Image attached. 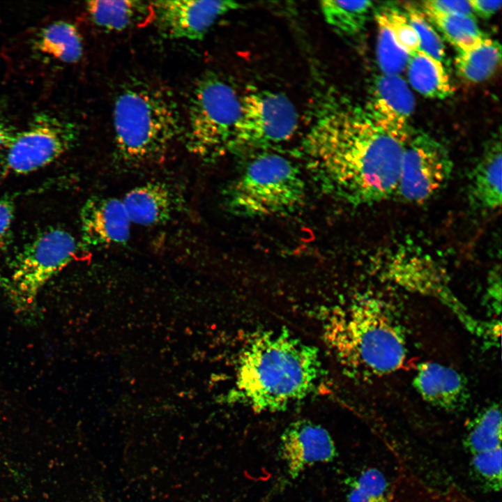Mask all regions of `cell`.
<instances>
[{
  "label": "cell",
  "instance_id": "cell-18",
  "mask_svg": "<svg viewBox=\"0 0 502 502\" xmlns=\"http://www.w3.org/2000/svg\"><path fill=\"white\" fill-rule=\"evenodd\" d=\"M86 8L91 20L108 31H122L153 17L151 3L142 1H90Z\"/></svg>",
  "mask_w": 502,
  "mask_h": 502
},
{
  "label": "cell",
  "instance_id": "cell-23",
  "mask_svg": "<svg viewBox=\"0 0 502 502\" xmlns=\"http://www.w3.org/2000/svg\"><path fill=\"white\" fill-rule=\"evenodd\" d=\"M320 8L332 28L353 36L363 31L374 6L370 1H322Z\"/></svg>",
  "mask_w": 502,
  "mask_h": 502
},
{
  "label": "cell",
  "instance_id": "cell-14",
  "mask_svg": "<svg viewBox=\"0 0 502 502\" xmlns=\"http://www.w3.org/2000/svg\"><path fill=\"white\" fill-rule=\"evenodd\" d=\"M80 220L82 241L89 248L123 244L129 238L131 221L118 199L90 198L81 210Z\"/></svg>",
  "mask_w": 502,
  "mask_h": 502
},
{
  "label": "cell",
  "instance_id": "cell-8",
  "mask_svg": "<svg viewBox=\"0 0 502 502\" xmlns=\"http://www.w3.org/2000/svg\"><path fill=\"white\" fill-rule=\"evenodd\" d=\"M298 126L296 108L284 95L252 91L241 98V111L231 151L261 150L289 139Z\"/></svg>",
  "mask_w": 502,
  "mask_h": 502
},
{
  "label": "cell",
  "instance_id": "cell-28",
  "mask_svg": "<svg viewBox=\"0 0 502 502\" xmlns=\"http://www.w3.org/2000/svg\"><path fill=\"white\" fill-rule=\"evenodd\" d=\"M406 17L416 31L420 41V50L436 60L446 64L445 47L423 12L411 5L404 6Z\"/></svg>",
  "mask_w": 502,
  "mask_h": 502
},
{
  "label": "cell",
  "instance_id": "cell-25",
  "mask_svg": "<svg viewBox=\"0 0 502 502\" xmlns=\"http://www.w3.org/2000/svg\"><path fill=\"white\" fill-rule=\"evenodd\" d=\"M347 485L348 502H390L388 480L376 468L363 471Z\"/></svg>",
  "mask_w": 502,
  "mask_h": 502
},
{
  "label": "cell",
  "instance_id": "cell-19",
  "mask_svg": "<svg viewBox=\"0 0 502 502\" xmlns=\"http://www.w3.org/2000/svg\"><path fill=\"white\" fill-rule=\"evenodd\" d=\"M33 49L54 59L66 63H77L83 54V43L76 26L70 22H53L36 35Z\"/></svg>",
  "mask_w": 502,
  "mask_h": 502
},
{
  "label": "cell",
  "instance_id": "cell-24",
  "mask_svg": "<svg viewBox=\"0 0 502 502\" xmlns=\"http://www.w3.org/2000/svg\"><path fill=\"white\" fill-rule=\"evenodd\" d=\"M464 445L470 455L501 448V411L492 404L469 423Z\"/></svg>",
  "mask_w": 502,
  "mask_h": 502
},
{
  "label": "cell",
  "instance_id": "cell-31",
  "mask_svg": "<svg viewBox=\"0 0 502 502\" xmlns=\"http://www.w3.org/2000/svg\"><path fill=\"white\" fill-rule=\"evenodd\" d=\"M422 7L445 14L473 16V11L469 1H426L423 2Z\"/></svg>",
  "mask_w": 502,
  "mask_h": 502
},
{
  "label": "cell",
  "instance_id": "cell-13",
  "mask_svg": "<svg viewBox=\"0 0 502 502\" xmlns=\"http://www.w3.org/2000/svg\"><path fill=\"white\" fill-rule=\"evenodd\" d=\"M280 451L292 478L314 464L333 461L337 452L328 432L305 420L296 421L285 429L281 436Z\"/></svg>",
  "mask_w": 502,
  "mask_h": 502
},
{
  "label": "cell",
  "instance_id": "cell-32",
  "mask_svg": "<svg viewBox=\"0 0 502 502\" xmlns=\"http://www.w3.org/2000/svg\"><path fill=\"white\" fill-rule=\"evenodd\" d=\"M501 269L494 268L491 271L486 287L485 301L486 305L491 309L492 313L495 314L501 312Z\"/></svg>",
  "mask_w": 502,
  "mask_h": 502
},
{
  "label": "cell",
  "instance_id": "cell-22",
  "mask_svg": "<svg viewBox=\"0 0 502 502\" xmlns=\"http://www.w3.org/2000/svg\"><path fill=\"white\" fill-rule=\"evenodd\" d=\"M422 11L458 52L476 47L485 38L474 16L445 14L423 7Z\"/></svg>",
  "mask_w": 502,
  "mask_h": 502
},
{
  "label": "cell",
  "instance_id": "cell-35",
  "mask_svg": "<svg viewBox=\"0 0 502 502\" xmlns=\"http://www.w3.org/2000/svg\"><path fill=\"white\" fill-rule=\"evenodd\" d=\"M10 287V280L7 278L0 270V289H3L6 291H8Z\"/></svg>",
  "mask_w": 502,
  "mask_h": 502
},
{
  "label": "cell",
  "instance_id": "cell-6",
  "mask_svg": "<svg viewBox=\"0 0 502 502\" xmlns=\"http://www.w3.org/2000/svg\"><path fill=\"white\" fill-rule=\"evenodd\" d=\"M241 111L236 90L216 74L201 76L190 92L184 139L188 151L212 159L231 151Z\"/></svg>",
  "mask_w": 502,
  "mask_h": 502
},
{
  "label": "cell",
  "instance_id": "cell-33",
  "mask_svg": "<svg viewBox=\"0 0 502 502\" xmlns=\"http://www.w3.org/2000/svg\"><path fill=\"white\" fill-rule=\"evenodd\" d=\"M473 13L482 18H489L501 8V0H471L469 1Z\"/></svg>",
  "mask_w": 502,
  "mask_h": 502
},
{
  "label": "cell",
  "instance_id": "cell-4",
  "mask_svg": "<svg viewBox=\"0 0 502 502\" xmlns=\"http://www.w3.org/2000/svg\"><path fill=\"white\" fill-rule=\"evenodd\" d=\"M112 125L117 155L130 163L157 159L183 130L173 96L156 84L135 80L119 91Z\"/></svg>",
  "mask_w": 502,
  "mask_h": 502
},
{
  "label": "cell",
  "instance_id": "cell-27",
  "mask_svg": "<svg viewBox=\"0 0 502 502\" xmlns=\"http://www.w3.org/2000/svg\"><path fill=\"white\" fill-rule=\"evenodd\" d=\"M373 13L386 24L398 45L409 55L420 50L418 37L404 11L389 3L378 6Z\"/></svg>",
  "mask_w": 502,
  "mask_h": 502
},
{
  "label": "cell",
  "instance_id": "cell-3",
  "mask_svg": "<svg viewBox=\"0 0 502 502\" xmlns=\"http://www.w3.org/2000/svg\"><path fill=\"white\" fill-rule=\"evenodd\" d=\"M329 348L351 375L384 376L404 365L406 338L398 320L381 299L360 296L336 307L324 326Z\"/></svg>",
  "mask_w": 502,
  "mask_h": 502
},
{
  "label": "cell",
  "instance_id": "cell-2",
  "mask_svg": "<svg viewBox=\"0 0 502 502\" xmlns=\"http://www.w3.org/2000/svg\"><path fill=\"white\" fill-rule=\"evenodd\" d=\"M322 375L315 347L286 330L261 332L240 353L232 400L258 413L284 410L314 392Z\"/></svg>",
  "mask_w": 502,
  "mask_h": 502
},
{
  "label": "cell",
  "instance_id": "cell-16",
  "mask_svg": "<svg viewBox=\"0 0 502 502\" xmlns=\"http://www.w3.org/2000/svg\"><path fill=\"white\" fill-rule=\"evenodd\" d=\"M501 142L495 137L486 145L482 157L471 172L469 201L473 207L494 211L501 205Z\"/></svg>",
  "mask_w": 502,
  "mask_h": 502
},
{
  "label": "cell",
  "instance_id": "cell-34",
  "mask_svg": "<svg viewBox=\"0 0 502 502\" xmlns=\"http://www.w3.org/2000/svg\"><path fill=\"white\" fill-rule=\"evenodd\" d=\"M15 134L8 126L0 120V151L6 149Z\"/></svg>",
  "mask_w": 502,
  "mask_h": 502
},
{
  "label": "cell",
  "instance_id": "cell-15",
  "mask_svg": "<svg viewBox=\"0 0 502 502\" xmlns=\"http://www.w3.org/2000/svg\"><path fill=\"white\" fill-rule=\"evenodd\" d=\"M413 386L424 401L448 412L462 409L469 398L464 376L452 367L436 362L418 365Z\"/></svg>",
  "mask_w": 502,
  "mask_h": 502
},
{
  "label": "cell",
  "instance_id": "cell-7",
  "mask_svg": "<svg viewBox=\"0 0 502 502\" xmlns=\"http://www.w3.org/2000/svg\"><path fill=\"white\" fill-rule=\"evenodd\" d=\"M80 246L61 228H50L26 244L13 262L7 291L15 310L28 316L34 312L36 298L45 284L73 261Z\"/></svg>",
  "mask_w": 502,
  "mask_h": 502
},
{
  "label": "cell",
  "instance_id": "cell-17",
  "mask_svg": "<svg viewBox=\"0 0 502 502\" xmlns=\"http://www.w3.org/2000/svg\"><path fill=\"white\" fill-rule=\"evenodd\" d=\"M131 222L156 225L167 222L174 209L173 193L165 184L149 183L130 190L122 201Z\"/></svg>",
  "mask_w": 502,
  "mask_h": 502
},
{
  "label": "cell",
  "instance_id": "cell-1",
  "mask_svg": "<svg viewBox=\"0 0 502 502\" xmlns=\"http://www.w3.org/2000/svg\"><path fill=\"white\" fill-rule=\"evenodd\" d=\"M405 144L379 128L364 108L344 105L318 119L303 148L325 190L362 205L395 195Z\"/></svg>",
  "mask_w": 502,
  "mask_h": 502
},
{
  "label": "cell",
  "instance_id": "cell-29",
  "mask_svg": "<svg viewBox=\"0 0 502 502\" xmlns=\"http://www.w3.org/2000/svg\"><path fill=\"white\" fill-rule=\"evenodd\" d=\"M501 448L471 455L474 474L488 489L499 491L501 487Z\"/></svg>",
  "mask_w": 502,
  "mask_h": 502
},
{
  "label": "cell",
  "instance_id": "cell-21",
  "mask_svg": "<svg viewBox=\"0 0 502 502\" xmlns=\"http://www.w3.org/2000/svg\"><path fill=\"white\" fill-rule=\"evenodd\" d=\"M501 47L497 40L485 38L476 47L458 52L455 66L458 75L464 80L478 83L492 77L499 66Z\"/></svg>",
  "mask_w": 502,
  "mask_h": 502
},
{
  "label": "cell",
  "instance_id": "cell-11",
  "mask_svg": "<svg viewBox=\"0 0 502 502\" xmlns=\"http://www.w3.org/2000/svg\"><path fill=\"white\" fill-rule=\"evenodd\" d=\"M151 3L152 20L165 37L200 40L217 20L242 5L233 1L167 0Z\"/></svg>",
  "mask_w": 502,
  "mask_h": 502
},
{
  "label": "cell",
  "instance_id": "cell-30",
  "mask_svg": "<svg viewBox=\"0 0 502 502\" xmlns=\"http://www.w3.org/2000/svg\"><path fill=\"white\" fill-rule=\"evenodd\" d=\"M15 208L14 201L11 197H0V249L3 250H6L10 243Z\"/></svg>",
  "mask_w": 502,
  "mask_h": 502
},
{
  "label": "cell",
  "instance_id": "cell-12",
  "mask_svg": "<svg viewBox=\"0 0 502 502\" xmlns=\"http://www.w3.org/2000/svg\"><path fill=\"white\" fill-rule=\"evenodd\" d=\"M414 107L413 93L400 75L381 73L374 77L364 109L379 128L406 143L413 130L409 120Z\"/></svg>",
  "mask_w": 502,
  "mask_h": 502
},
{
  "label": "cell",
  "instance_id": "cell-26",
  "mask_svg": "<svg viewBox=\"0 0 502 502\" xmlns=\"http://www.w3.org/2000/svg\"><path fill=\"white\" fill-rule=\"evenodd\" d=\"M378 26L376 56L383 74L397 75L407 66L409 54L397 43L390 29L379 17L374 16Z\"/></svg>",
  "mask_w": 502,
  "mask_h": 502
},
{
  "label": "cell",
  "instance_id": "cell-20",
  "mask_svg": "<svg viewBox=\"0 0 502 502\" xmlns=\"http://www.w3.org/2000/svg\"><path fill=\"white\" fill-rule=\"evenodd\" d=\"M408 79L413 89L423 96L444 99L453 89L443 64L419 50L409 55Z\"/></svg>",
  "mask_w": 502,
  "mask_h": 502
},
{
  "label": "cell",
  "instance_id": "cell-9",
  "mask_svg": "<svg viewBox=\"0 0 502 502\" xmlns=\"http://www.w3.org/2000/svg\"><path fill=\"white\" fill-rule=\"evenodd\" d=\"M78 135L74 123L40 113L15 134L6 149L4 172L22 175L38 170L71 149Z\"/></svg>",
  "mask_w": 502,
  "mask_h": 502
},
{
  "label": "cell",
  "instance_id": "cell-10",
  "mask_svg": "<svg viewBox=\"0 0 502 502\" xmlns=\"http://www.w3.org/2000/svg\"><path fill=\"white\" fill-rule=\"evenodd\" d=\"M452 169L445 146L429 135L413 130L404 146L395 195L407 203H423L446 185Z\"/></svg>",
  "mask_w": 502,
  "mask_h": 502
},
{
  "label": "cell",
  "instance_id": "cell-5",
  "mask_svg": "<svg viewBox=\"0 0 502 502\" xmlns=\"http://www.w3.org/2000/svg\"><path fill=\"white\" fill-rule=\"evenodd\" d=\"M304 181L296 166L279 154L259 151L251 156L229 185V210L246 217L291 212L304 200Z\"/></svg>",
  "mask_w": 502,
  "mask_h": 502
}]
</instances>
